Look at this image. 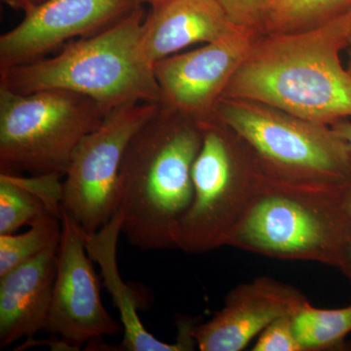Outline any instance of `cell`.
<instances>
[{
    "instance_id": "cell-12",
    "label": "cell",
    "mask_w": 351,
    "mask_h": 351,
    "mask_svg": "<svg viewBox=\"0 0 351 351\" xmlns=\"http://www.w3.org/2000/svg\"><path fill=\"white\" fill-rule=\"evenodd\" d=\"M308 302L294 286L261 276L226 295L211 319L195 325L193 335L202 351H241L274 321L295 315Z\"/></svg>"
},
{
    "instance_id": "cell-13",
    "label": "cell",
    "mask_w": 351,
    "mask_h": 351,
    "mask_svg": "<svg viewBox=\"0 0 351 351\" xmlns=\"http://www.w3.org/2000/svg\"><path fill=\"white\" fill-rule=\"evenodd\" d=\"M219 0H163L145 15L141 50L151 66L195 43H211L240 29Z\"/></svg>"
},
{
    "instance_id": "cell-16",
    "label": "cell",
    "mask_w": 351,
    "mask_h": 351,
    "mask_svg": "<svg viewBox=\"0 0 351 351\" xmlns=\"http://www.w3.org/2000/svg\"><path fill=\"white\" fill-rule=\"evenodd\" d=\"M294 324L304 351L341 350L351 332V304L323 309L308 302L294 316Z\"/></svg>"
},
{
    "instance_id": "cell-26",
    "label": "cell",
    "mask_w": 351,
    "mask_h": 351,
    "mask_svg": "<svg viewBox=\"0 0 351 351\" xmlns=\"http://www.w3.org/2000/svg\"><path fill=\"white\" fill-rule=\"evenodd\" d=\"M141 4H149V5L152 6L154 4L159 3V2L163 1V0H138Z\"/></svg>"
},
{
    "instance_id": "cell-3",
    "label": "cell",
    "mask_w": 351,
    "mask_h": 351,
    "mask_svg": "<svg viewBox=\"0 0 351 351\" xmlns=\"http://www.w3.org/2000/svg\"><path fill=\"white\" fill-rule=\"evenodd\" d=\"M145 18L138 7L105 31L64 44L56 56L1 69L0 85L19 94L75 92L96 101L106 114L127 104L160 103L154 69L141 50Z\"/></svg>"
},
{
    "instance_id": "cell-10",
    "label": "cell",
    "mask_w": 351,
    "mask_h": 351,
    "mask_svg": "<svg viewBox=\"0 0 351 351\" xmlns=\"http://www.w3.org/2000/svg\"><path fill=\"white\" fill-rule=\"evenodd\" d=\"M141 6L138 0H50L0 36V71L43 59L66 41L105 31Z\"/></svg>"
},
{
    "instance_id": "cell-21",
    "label": "cell",
    "mask_w": 351,
    "mask_h": 351,
    "mask_svg": "<svg viewBox=\"0 0 351 351\" xmlns=\"http://www.w3.org/2000/svg\"><path fill=\"white\" fill-rule=\"evenodd\" d=\"M233 24L257 32L265 31L271 0H219Z\"/></svg>"
},
{
    "instance_id": "cell-15",
    "label": "cell",
    "mask_w": 351,
    "mask_h": 351,
    "mask_svg": "<svg viewBox=\"0 0 351 351\" xmlns=\"http://www.w3.org/2000/svg\"><path fill=\"white\" fill-rule=\"evenodd\" d=\"M82 239L89 257L100 265L105 286L119 309L124 337L122 348L130 351L193 350L196 341L189 327L178 328V341L167 343L152 336L138 317L135 295L121 277L117 267V243L122 233V216L115 212L112 218L94 233L82 230Z\"/></svg>"
},
{
    "instance_id": "cell-24",
    "label": "cell",
    "mask_w": 351,
    "mask_h": 351,
    "mask_svg": "<svg viewBox=\"0 0 351 351\" xmlns=\"http://www.w3.org/2000/svg\"><path fill=\"white\" fill-rule=\"evenodd\" d=\"M348 193H350V203H351V182L350 186H348ZM343 272V276L346 277L348 281H350L351 285V247L346 254L345 261H343V265L339 269Z\"/></svg>"
},
{
    "instance_id": "cell-17",
    "label": "cell",
    "mask_w": 351,
    "mask_h": 351,
    "mask_svg": "<svg viewBox=\"0 0 351 351\" xmlns=\"http://www.w3.org/2000/svg\"><path fill=\"white\" fill-rule=\"evenodd\" d=\"M351 0H271L265 31H306L348 12Z\"/></svg>"
},
{
    "instance_id": "cell-2",
    "label": "cell",
    "mask_w": 351,
    "mask_h": 351,
    "mask_svg": "<svg viewBox=\"0 0 351 351\" xmlns=\"http://www.w3.org/2000/svg\"><path fill=\"white\" fill-rule=\"evenodd\" d=\"M202 142L203 121L161 101L134 134L117 182V211L129 243L142 250L177 248Z\"/></svg>"
},
{
    "instance_id": "cell-20",
    "label": "cell",
    "mask_w": 351,
    "mask_h": 351,
    "mask_svg": "<svg viewBox=\"0 0 351 351\" xmlns=\"http://www.w3.org/2000/svg\"><path fill=\"white\" fill-rule=\"evenodd\" d=\"M294 316H283L274 321L258 335L252 350L304 351L295 332Z\"/></svg>"
},
{
    "instance_id": "cell-4",
    "label": "cell",
    "mask_w": 351,
    "mask_h": 351,
    "mask_svg": "<svg viewBox=\"0 0 351 351\" xmlns=\"http://www.w3.org/2000/svg\"><path fill=\"white\" fill-rule=\"evenodd\" d=\"M350 182L300 184L269 176L228 246L339 269L351 247Z\"/></svg>"
},
{
    "instance_id": "cell-11",
    "label": "cell",
    "mask_w": 351,
    "mask_h": 351,
    "mask_svg": "<svg viewBox=\"0 0 351 351\" xmlns=\"http://www.w3.org/2000/svg\"><path fill=\"white\" fill-rule=\"evenodd\" d=\"M255 32L241 29L198 49L171 55L154 64L161 103L207 121L228 82L248 55Z\"/></svg>"
},
{
    "instance_id": "cell-19",
    "label": "cell",
    "mask_w": 351,
    "mask_h": 351,
    "mask_svg": "<svg viewBox=\"0 0 351 351\" xmlns=\"http://www.w3.org/2000/svg\"><path fill=\"white\" fill-rule=\"evenodd\" d=\"M47 213L43 201L0 174V235L17 232Z\"/></svg>"
},
{
    "instance_id": "cell-18",
    "label": "cell",
    "mask_w": 351,
    "mask_h": 351,
    "mask_svg": "<svg viewBox=\"0 0 351 351\" xmlns=\"http://www.w3.org/2000/svg\"><path fill=\"white\" fill-rule=\"evenodd\" d=\"M61 235V218L51 213L36 219L25 232L0 235V276L59 245Z\"/></svg>"
},
{
    "instance_id": "cell-8",
    "label": "cell",
    "mask_w": 351,
    "mask_h": 351,
    "mask_svg": "<svg viewBox=\"0 0 351 351\" xmlns=\"http://www.w3.org/2000/svg\"><path fill=\"white\" fill-rule=\"evenodd\" d=\"M159 103H130L112 110L76 147L64 174L63 209L87 233L117 210V182L127 145Z\"/></svg>"
},
{
    "instance_id": "cell-7",
    "label": "cell",
    "mask_w": 351,
    "mask_h": 351,
    "mask_svg": "<svg viewBox=\"0 0 351 351\" xmlns=\"http://www.w3.org/2000/svg\"><path fill=\"white\" fill-rule=\"evenodd\" d=\"M106 115L84 95L19 94L0 85V172L64 176L76 147Z\"/></svg>"
},
{
    "instance_id": "cell-25",
    "label": "cell",
    "mask_w": 351,
    "mask_h": 351,
    "mask_svg": "<svg viewBox=\"0 0 351 351\" xmlns=\"http://www.w3.org/2000/svg\"><path fill=\"white\" fill-rule=\"evenodd\" d=\"M346 48L348 49V64L346 69L351 75V8L350 9V31H348V47Z\"/></svg>"
},
{
    "instance_id": "cell-14",
    "label": "cell",
    "mask_w": 351,
    "mask_h": 351,
    "mask_svg": "<svg viewBox=\"0 0 351 351\" xmlns=\"http://www.w3.org/2000/svg\"><path fill=\"white\" fill-rule=\"evenodd\" d=\"M59 245L0 276V346L32 339L49 315Z\"/></svg>"
},
{
    "instance_id": "cell-1",
    "label": "cell",
    "mask_w": 351,
    "mask_h": 351,
    "mask_svg": "<svg viewBox=\"0 0 351 351\" xmlns=\"http://www.w3.org/2000/svg\"><path fill=\"white\" fill-rule=\"evenodd\" d=\"M348 31L350 10L306 31L254 41L221 99L257 101L328 125L348 119L351 75L339 53L348 47Z\"/></svg>"
},
{
    "instance_id": "cell-6",
    "label": "cell",
    "mask_w": 351,
    "mask_h": 351,
    "mask_svg": "<svg viewBox=\"0 0 351 351\" xmlns=\"http://www.w3.org/2000/svg\"><path fill=\"white\" fill-rule=\"evenodd\" d=\"M191 177L193 200L180 226L177 248L202 254L228 246L269 175L234 132L203 121L202 145Z\"/></svg>"
},
{
    "instance_id": "cell-23",
    "label": "cell",
    "mask_w": 351,
    "mask_h": 351,
    "mask_svg": "<svg viewBox=\"0 0 351 351\" xmlns=\"http://www.w3.org/2000/svg\"><path fill=\"white\" fill-rule=\"evenodd\" d=\"M331 126L346 141L350 149L351 158V121H348V119H341L335 122Z\"/></svg>"
},
{
    "instance_id": "cell-22",
    "label": "cell",
    "mask_w": 351,
    "mask_h": 351,
    "mask_svg": "<svg viewBox=\"0 0 351 351\" xmlns=\"http://www.w3.org/2000/svg\"><path fill=\"white\" fill-rule=\"evenodd\" d=\"M1 1L10 8L27 14L47 3L50 0H1Z\"/></svg>"
},
{
    "instance_id": "cell-5",
    "label": "cell",
    "mask_w": 351,
    "mask_h": 351,
    "mask_svg": "<svg viewBox=\"0 0 351 351\" xmlns=\"http://www.w3.org/2000/svg\"><path fill=\"white\" fill-rule=\"evenodd\" d=\"M216 112L253 149L269 177L300 184L351 182L350 149L331 125L240 99H221Z\"/></svg>"
},
{
    "instance_id": "cell-9",
    "label": "cell",
    "mask_w": 351,
    "mask_h": 351,
    "mask_svg": "<svg viewBox=\"0 0 351 351\" xmlns=\"http://www.w3.org/2000/svg\"><path fill=\"white\" fill-rule=\"evenodd\" d=\"M62 235L52 302L44 331L75 350L123 330L103 306L100 282L83 242L82 228L62 208Z\"/></svg>"
}]
</instances>
